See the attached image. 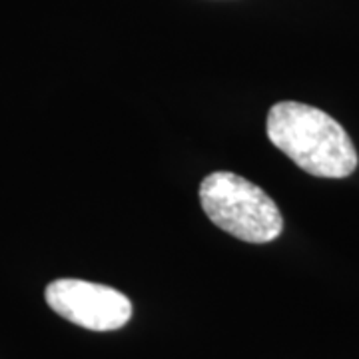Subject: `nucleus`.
Masks as SVG:
<instances>
[{"instance_id":"f257e3e1","label":"nucleus","mask_w":359,"mask_h":359,"mask_svg":"<svg viewBox=\"0 0 359 359\" xmlns=\"http://www.w3.org/2000/svg\"><path fill=\"white\" fill-rule=\"evenodd\" d=\"M268 138L302 170L318 178H346L358 166V152L341 124L308 104L271 106Z\"/></svg>"},{"instance_id":"f03ea898","label":"nucleus","mask_w":359,"mask_h":359,"mask_svg":"<svg viewBox=\"0 0 359 359\" xmlns=\"http://www.w3.org/2000/svg\"><path fill=\"white\" fill-rule=\"evenodd\" d=\"M205 216L218 228L250 244H268L283 230L276 202L259 186L231 172H214L200 184Z\"/></svg>"},{"instance_id":"7ed1b4c3","label":"nucleus","mask_w":359,"mask_h":359,"mask_svg":"<svg viewBox=\"0 0 359 359\" xmlns=\"http://www.w3.org/2000/svg\"><path fill=\"white\" fill-rule=\"evenodd\" d=\"M46 304L60 318L92 332H112L132 318V304L124 294L102 283L56 280L46 287Z\"/></svg>"}]
</instances>
